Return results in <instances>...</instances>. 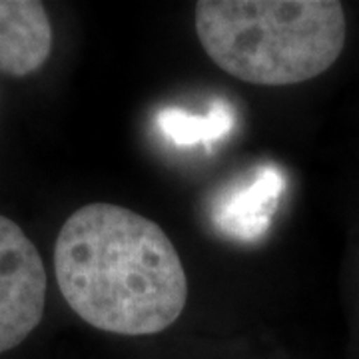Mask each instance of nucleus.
<instances>
[{"label": "nucleus", "instance_id": "1", "mask_svg": "<svg viewBox=\"0 0 359 359\" xmlns=\"http://www.w3.org/2000/svg\"><path fill=\"white\" fill-rule=\"evenodd\" d=\"M54 276L68 308L108 334H160L188 302L186 269L166 231L108 202L66 218L54 242Z\"/></svg>", "mask_w": 359, "mask_h": 359}, {"label": "nucleus", "instance_id": "2", "mask_svg": "<svg viewBox=\"0 0 359 359\" xmlns=\"http://www.w3.org/2000/svg\"><path fill=\"white\" fill-rule=\"evenodd\" d=\"M194 18L212 62L256 86L308 82L346 46V11L335 0H202Z\"/></svg>", "mask_w": 359, "mask_h": 359}, {"label": "nucleus", "instance_id": "3", "mask_svg": "<svg viewBox=\"0 0 359 359\" xmlns=\"http://www.w3.org/2000/svg\"><path fill=\"white\" fill-rule=\"evenodd\" d=\"M48 278L39 248L0 214V355L25 344L46 311Z\"/></svg>", "mask_w": 359, "mask_h": 359}, {"label": "nucleus", "instance_id": "4", "mask_svg": "<svg viewBox=\"0 0 359 359\" xmlns=\"http://www.w3.org/2000/svg\"><path fill=\"white\" fill-rule=\"evenodd\" d=\"M54 30L39 0H0V74L26 78L48 62Z\"/></svg>", "mask_w": 359, "mask_h": 359}, {"label": "nucleus", "instance_id": "5", "mask_svg": "<svg viewBox=\"0 0 359 359\" xmlns=\"http://www.w3.org/2000/svg\"><path fill=\"white\" fill-rule=\"evenodd\" d=\"M282 192V172L273 166L259 168L245 186L233 188L219 200L214 219L219 230L238 240L254 242L268 231Z\"/></svg>", "mask_w": 359, "mask_h": 359}, {"label": "nucleus", "instance_id": "6", "mask_svg": "<svg viewBox=\"0 0 359 359\" xmlns=\"http://www.w3.org/2000/svg\"><path fill=\"white\" fill-rule=\"evenodd\" d=\"M230 108L218 102L208 116H194L180 108H164L158 114V126L170 140L176 144H196V142L218 138L231 128Z\"/></svg>", "mask_w": 359, "mask_h": 359}]
</instances>
